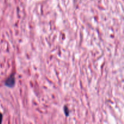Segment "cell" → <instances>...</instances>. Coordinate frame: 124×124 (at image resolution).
Masks as SVG:
<instances>
[{"label":"cell","mask_w":124,"mask_h":124,"mask_svg":"<svg viewBox=\"0 0 124 124\" xmlns=\"http://www.w3.org/2000/svg\"><path fill=\"white\" fill-rule=\"evenodd\" d=\"M15 83V77L13 75H12L10 76L7 80L5 81V85L7 86V87L12 88L13 87Z\"/></svg>","instance_id":"6da1fadb"},{"label":"cell","mask_w":124,"mask_h":124,"mask_svg":"<svg viewBox=\"0 0 124 124\" xmlns=\"http://www.w3.org/2000/svg\"><path fill=\"white\" fill-rule=\"evenodd\" d=\"M64 113H65V115H66V116H69L70 112H69V109H68L67 106H64Z\"/></svg>","instance_id":"7a4b0ae2"},{"label":"cell","mask_w":124,"mask_h":124,"mask_svg":"<svg viewBox=\"0 0 124 124\" xmlns=\"http://www.w3.org/2000/svg\"><path fill=\"white\" fill-rule=\"evenodd\" d=\"M2 115L1 113H0V124H2Z\"/></svg>","instance_id":"3957f363"}]
</instances>
